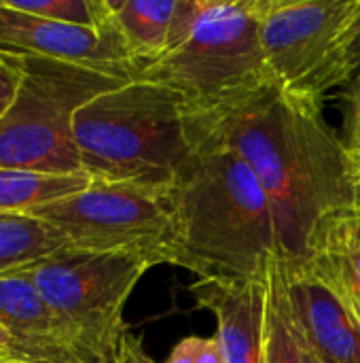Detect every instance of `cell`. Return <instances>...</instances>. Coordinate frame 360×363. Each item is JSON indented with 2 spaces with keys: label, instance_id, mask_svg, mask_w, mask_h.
I'll use <instances>...</instances> for the list:
<instances>
[{
  "label": "cell",
  "instance_id": "cell-1",
  "mask_svg": "<svg viewBox=\"0 0 360 363\" xmlns=\"http://www.w3.org/2000/svg\"><path fill=\"white\" fill-rule=\"evenodd\" d=\"M193 136L233 149L272 206L282 259L297 268L337 217L360 208L352 157L323 108L265 85L212 113L189 117Z\"/></svg>",
  "mask_w": 360,
  "mask_h": 363
},
{
  "label": "cell",
  "instance_id": "cell-2",
  "mask_svg": "<svg viewBox=\"0 0 360 363\" xmlns=\"http://www.w3.org/2000/svg\"><path fill=\"white\" fill-rule=\"evenodd\" d=\"M195 138V153L170 189L176 240L172 266L202 281H265L282 257L267 196L227 145Z\"/></svg>",
  "mask_w": 360,
  "mask_h": 363
},
{
  "label": "cell",
  "instance_id": "cell-3",
  "mask_svg": "<svg viewBox=\"0 0 360 363\" xmlns=\"http://www.w3.org/2000/svg\"><path fill=\"white\" fill-rule=\"evenodd\" d=\"M74 143L93 183L159 191L178 183L197 149L182 96L144 79L89 100L74 117Z\"/></svg>",
  "mask_w": 360,
  "mask_h": 363
},
{
  "label": "cell",
  "instance_id": "cell-4",
  "mask_svg": "<svg viewBox=\"0 0 360 363\" xmlns=\"http://www.w3.org/2000/svg\"><path fill=\"white\" fill-rule=\"evenodd\" d=\"M138 79L178 91L189 117L272 85L261 51L259 0H197L185 38L151 62Z\"/></svg>",
  "mask_w": 360,
  "mask_h": 363
},
{
  "label": "cell",
  "instance_id": "cell-5",
  "mask_svg": "<svg viewBox=\"0 0 360 363\" xmlns=\"http://www.w3.org/2000/svg\"><path fill=\"white\" fill-rule=\"evenodd\" d=\"M17 57L23 81L11 111L0 119V168L83 172L74 117L89 100L127 79L40 55Z\"/></svg>",
  "mask_w": 360,
  "mask_h": 363
},
{
  "label": "cell",
  "instance_id": "cell-6",
  "mask_svg": "<svg viewBox=\"0 0 360 363\" xmlns=\"http://www.w3.org/2000/svg\"><path fill=\"white\" fill-rule=\"evenodd\" d=\"M153 266L134 255L59 249L28 270L72 349L85 363H117L125 304Z\"/></svg>",
  "mask_w": 360,
  "mask_h": 363
},
{
  "label": "cell",
  "instance_id": "cell-7",
  "mask_svg": "<svg viewBox=\"0 0 360 363\" xmlns=\"http://www.w3.org/2000/svg\"><path fill=\"white\" fill-rule=\"evenodd\" d=\"M259 6L269 83L323 108L329 91L352 81L350 38L360 0H259Z\"/></svg>",
  "mask_w": 360,
  "mask_h": 363
},
{
  "label": "cell",
  "instance_id": "cell-8",
  "mask_svg": "<svg viewBox=\"0 0 360 363\" xmlns=\"http://www.w3.org/2000/svg\"><path fill=\"white\" fill-rule=\"evenodd\" d=\"M55 228L72 249L134 255L151 266L170 264L176 240L170 191L93 183L59 202L34 211Z\"/></svg>",
  "mask_w": 360,
  "mask_h": 363
},
{
  "label": "cell",
  "instance_id": "cell-9",
  "mask_svg": "<svg viewBox=\"0 0 360 363\" xmlns=\"http://www.w3.org/2000/svg\"><path fill=\"white\" fill-rule=\"evenodd\" d=\"M110 11V9H108ZM0 51L15 55H40L81 64L134 81L142 64L132 55L112 17L100 28L72 26L15 11L0 0Z\"/></svg>",
  "mask_w": 360,
  "mask_h": 363
},
{
  "label": "cell",
  "instance_id": "cell-10",
  "mask_svg": "<svg viewBox=\"0 0 360 363\" xmlns=\"http://www.w3.org/2000/svg\"><path fill=\"white\" fill-rule=\"evenodd\" d=\"M269 279V277H267ZM265 281H202L189 285L199 308L214 315V338L225 363L265 362Z\"/></svg>",
  "mask_w": 360,
  "mask_h": 363
},
{
  "label": "cell",
  "instance_id": "cell-11",
  "mask_svg": "<svg viewBox=\"0 0 360 363\" xmlns=\"http://www.w3.org/2000/svg\"><path fill=\"white\" fill-rule=\"evenodd\" d=\"M0 328L13 340L11 359L85 363L72 349L28 270L0 277Z\"/></svg>",
  "mask_w": 360,
  "mask_h": 363
},
{
  "label": "cell",
  "instance_id": "cell-12",
  "mask_svg": "<svg viewBox=\"0 0 360 363\" xmlns=\"http://www.w3.org/2000/svg\"><path fill=\"white\" fill-rule=\"evenodd\" d=\"M291 291L314 355L325 363H360V325L314 277L291 268Z\"/></svg>",
  "mask_w": 360,
  "mask_h": 363
},
{
  "label": "cell",
  "instance_id": "cell-13",
  "mask_svg": "<svg viewBox=\"0 0 360 363\" xmlns=\"http://www.w3.org/2000/svg\"><path fill=\"white\" fill-rule=\"evenodd\" d=\"M297 270L323 283L360 325V208L329 223Z\"/></svg>",
  "mask_w": 360,
  "mask_h": 363
},
{
  "label": "cell",
  "instance_id": "cell-14",
  "mask_svg": "<svg viewBox=\"0 0 360 363\" xmlns=\"http://www.w3.org/2000/svg\"><path fill=\"white\" fill-rule=\"evenodd\" d=\"M108 9L132 55L144 68L172 47L180 0H108Z\"/></svg>",
  "mask_w": 360,
  "mask_h": 363
},
{
  "label": "cell",
  "instance_id": "cell-15",
  "mask_svg": "<svg viewBox=\"0 0 360 363\" xmlns=\"http://www.w3.org/2000/svg\"><path fill=\"white\" fill-rule=\"evenodd\" d=\"M263 363H316L293 300L289 264L282 257L274 264L267 279Z\"/></svg>",
  "mask_w": 360,
  "mask_h": 363
},
{
  "label": "cell",
  "instance_id": "cell-16",
  "mask_svg": "<svg viewBox=\"0 0 360 363\" xmlns=\"http://www.w3.org/2000/svg\"><path fill=\"white\" fill-rule=\"evenodd\" d=\"M91 185L85 172H36L0 168V215H32Z\"/></svg>",
  "mask_w": 360,
  "mask_h": 363
},
{
  "label": "cell",
  "instance_id": "cell-17",
  "mask_svg": "<svg viewBox=\"0 0 360 363\" xmlns=\"http://www.w3.org/2000/svg\"><path fill=\"white\" fill-rule=\"evenodd\" d=\"M66 247L68 240L36 217L0 215V277L25 270Z\"/></svg>",
  "mask_w": 360,
  "mask_h": 363
},
{
  "label": "cell",
  "instance_id": "cell-18",
  "mask_svg": "<svg viewBox=\"0 0 360 363\" xmlns=\"http://www.w3.org/2000/svg\"><path fill=\"white\" fill-rule=\"evenodd\" d=\"M6 6L30 13L36 17L72 23V26H87V28H100L110 21L108 0H2Z\"/></svg>",
  "mask_w": 360,
  "mask_h": 363
},
{
  "label": "cell",
  "instance_id": "cell-19",
  "mask_svg": "<svg viewBox=\"0 0 360 363\" xmlns=\"http://www.w3.org/2000/svg\"><path fill=\"white\" fill-rule=\"evenodd\" d=\"M21 81H23V68L19 64V57L0 51V119L11 111L19 94Z\"/></svg>",
  "mask_w": 360,
  "mask_h": 363
},
{
  "label": "cell",
  "instance_id": "cell-20",
  "mask_svg": "<svg viewBox=\"0 0 360 363\" xmlns=\"http://www.w3.org/2000/svg\"><path fill=\"white\" fill-rule=\"evenodd\" d=\"M348 123H346V147L350 153L360 151V77L348 83Z\"/></svg>",
  "mask_w": 360,
  "mask_h": 363
},
{
  "label": "cell",
  "instance_id": "cell-21",
  "mask_svg": "<svg viewBox=\"0 0 360 363\" xmlns=\"http://www.w3.org/2000/svg\"><path fill=\"white\" fill-rule=\"evenodd\" d=\"M117 363H155L153 357L144 351L142 342L132 336L129 332L123 336L121 340V349H119V355H117Z\"/></svg>",
  "mask_w": 360,
  "mask_h": 363
},
{
  "label": "cell",
  "instance_id": "cell-22",
  "mask_svg": "<svg viewBox=\"0 0 360 363\" xmlns=\"http://www.w3.org/2000/svg\"><path fill=\"white\" fill-rule=\"evenodd\" d=\"M197 349L199 336H187L172 349V353L163 363H197Z\"/></svg>",
  "mask_w": 360,
  "mask_h": 363
},
{
  "label": "cell",
  "instance_id": "cell-23",
  "mask_svg": "<svg viewBox=\"0 0 360 363\" xmlns=\"http://www.w3.org/2000/svg\"><path fill=\"white\" fill-rule=\"evenodd\" d=\"M197 363H225V357L221 353V347L214 336L210 338H199V349H197Z\"/></svg>",
  "mask_w": 360,
  "mask_h": 363
},
{
  "label": "cell",
  "instance_id": "cell-24",
  "mask_svg": "<svg viewBox=\"0 0 360 363\" xmlns=\"http://www.w3.org/2000/svg\"><path fill=\"white\" fill-rule=\"evenodd\" d=\"M350 68H352V79L360 77V11L354 19L352 38H350Z\"/></svg>",
  "mask_w": 360,
  "mask_h": 363
},
{
  "label": "cell",
  "instance_id": "cell-25",
  "mask_svg": "<svg viewBox=\"0 0 360 363\" xmlns=\"http://www.w3.org/2000/svg\"><path fill=\"white\" fill-rule=\"evenodd\" d=\"M13 353V340L11 336L0 328V359H11Z\"/></svg>",
  "mask_w": 360,
  "mask_h": 363
},
{
  "label": "cell",
  "instance_id": "cell-26",
  "mask_svg": "<svg viewBox=\"0 0 360 363\" xmlns=\"http://www.w3.org/2000/svg\"><path fill=\"white\" fill-rule=\"evenodd\" d=\"M350 157H352L354 174H356V181H359V185H360V151H354V153H350Z\"/></svg>",
  "mask_w": 360,
  "mask_h": 363
},
{
  "label": "cell",
  "instance_id": "cell-27",
  "mask_svg": "<svg viewBox=\"0 0 360 363\" xmlns=\"http://www.w3.org/2000/svg\"><path fill=\"white\" fill-rule=\"evenodd\" d=\"M0 363H47V362H19V359H0Z\"/></svg>",
  "mask_w": 360,
  "mask_h": 363
},
{
  "label": "cell",
  "instance_id": "cell-28",
  "mask_svg": "<svg viewBox=\"0 0 360 363\" xmlns=\"http://www.w3.org/2000/svg\"><path fill=\"white\" fill-rule=\"evenodd\" d=\"M314 357H316V355H314ZM316 363H325V362H320V359H318V357H316Z\"/></svg>",
  "mask_w": 360,
  "mask_h": 363
}]
</instances>
